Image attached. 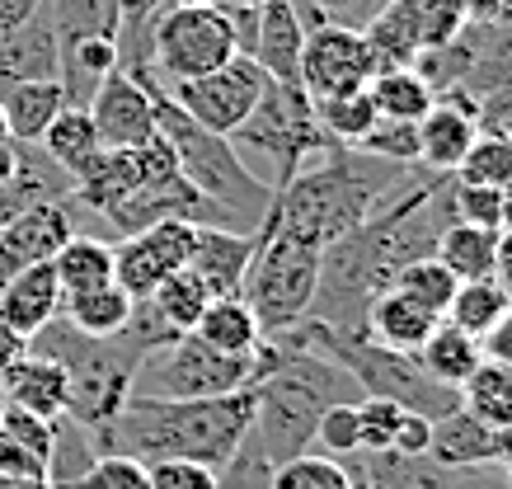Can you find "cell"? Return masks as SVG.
<instances>
[{
    "mask_svg": "<svg viewBox=\"0 0 512 489\" xmlns=\"http://www.w3.org/2000/svg\"><path fill=\"white\" fill-rule=\"evenodd\" d=\"M357 489H451V471L433 457H400V452H357L343 461Z\"/></svg>",
    "mask_w": 512,
    "mask_h": 489,
    "instance_id": "22",
    "label": "cell"
},
{
    "mask_svg": "<svg viewBox=\"0 0 512 489\" xmlns=\"http://www.w3.org/2000/svg\"><path fill=\"white\" fill-rule=\"evenodd\" d=\"M118 71V38L113 33H94V38H71L62 43V62H57V80L66 90V104H90L99 90V80Z\"/></svg>",
    "mask_w": 512,
    "mask_h": 489,
    "instance_id": "25",
    "label": "cell"
},
{
    "mask_svg": "<svg viewBox=\"0 0 512 489\" xmlns=\"http://www.w3.org/2000/svg\"><path fill=\"white\" fill-rule=\"evenodd\" d=\"M414 165H390L381 156H367L357 146H325L315 160H306L292 174L287 189L273 193L264 226L292 231V236L311 240V245H334L348 236L357 221H367L390 193L400 189V179Z\"/></svg>",
    "mask_w": 512,
    "mask_h": 489,
    "instance_id": "2",
    "label": "cell"
},
{
    "mask_svg": "<svg viewBox=\"0 0 512 489\" xmlns=\"http://www.w3.org/2000/svg\"><path fill=\"white\" fill-rule=\"evenodd\" d=\"M156 132L170 142L179 174L207 203H217L235 221V231H259L264 226L268 207H273V189L249 174V165L235 156L231 137L198 127L160 85H156Z\"/></svg>",
    "mask_w": 512,
    "mask_h": 489,
    "instance_id": "4",
    "label": "cell"
},
{
    "mask_svg": "<svg viewBox=\"0 0 512 489\" xmlns=\"http://www.w3.org/2000/svg\"><path fill=\"white\" fill-rule=\"evenodd\" d=\"M132 306L137 301L127 297L118 283H104V287H90V292H76V297H62V311L57 316L80 334H94V339H113V334L127 330L132 320Z\"/></svg>",
    "mask_w": 512,
    "mask_h": 489,
    "instance_id": "28",
    "label": "cell"
},
{
    "mask_svg": "<svg viewBox=\"0 0 512 489\" xmlns=\"http://www.w3.org/2000/svg\"><path fill=\"white\" fill-rule=\"evenodd\" d=\"M381 71L372 43L362 29H339V24H320L306 33L301 43V66H296V85L311 99L357 95L367 90L372 76Z\"/></svg>",
    "mask_w": 512,
    "mask_h": 489,
    "instance_id": "11",
    "label": "cell"
},
{
    "mask_svg": "<svg viewBox=\"0 0 512 489\" xmlns=\"http://www.w3.org/2000/svg\"><path fill=\"white\" fill-rule=\"evenodd\" d=\"M71 236H76V221H71V207L66 203L24 207L19 217H10L0 226V283L10 273L29 269V264H47Z\"/></svg>",
    "mask_w": 512,
    "mask_h": 489,
    "instance_id": "14",
    "label": "cell"
},
{
    "mask_svg": "<svg viewBox=\"0 0 512 489\" xmlns=\"http://www.w3.org/2000/svg\"><path fill=\"white\" fill-rule=\"evenodd\" d=\"M99 457V442L80 419L57 414L52 419V447H47V485H76Z\"/></svg>",
    "mask_w": 512,
    "mask_h": 489,
    "instance_id": "35",
    "label": "cell"
},
{
    "mask_svg": "<svg viewBox=\"0 0 512 489\" xmlns=\"http://www.w3.org/2000/svg\"><path fill=\"white\" fill-rule=\"evenodd\" d=\"M470 24H512V0H461Z\"/></svg>",
    "mask_w": 512,
    "mask_h": 489,
    "instance_id": "53",
    "label": "cell"
},
{
    "mask_svg": "<svg viewBox=\"0 0 512 489\" xmlns=\"http://www.w3.org/2000/svg\"><path fill=\"white\" fill-rule=\"evenodd\" d=\"M52 273H57V283H62V297H76V292L113 283V240L76 231L62 250L52 254Z\"/></svg>",
    "mask_w": 512,
    "mask_h": 489,
    "instance_id": "29",
    "label": "cell"
},
{
    "mask_svg": "<svg viewBox=\"0 0 512 489\" xmlns=\"http://www.w3.org/2000/svg\"><path fill=\"white\" fill-rule=\"evenodd\" d=\"M296 334H301L311 348L329 353L343 372H353V381L362 386V395L395 400V405L423 414V419H442L447 410H456V405H461V391H451V386H442V381L428 377L414 353H400V348L376 344V339H367V334L325 330V325H320V320H311V316L296 325Z\"/></svg>",
    "mask_w": 512,
    "mask_h": 489,
    "instance_id": "6",
    "label": "cell"
},
{
    "mask_svg": "<svg viewBox=\"0 0 512 489\" xmlns=\"http://www.w3.org/2000/svg\"><path fill=\"white\" fill-rule=\"evenodd\" d=\"M76 489H151V475H146V461L127 452H99L90 471L76 480Z\"/></svg>",
    "mask_w": 512,
    "mask_h": 489,
    "instance_id": "42",
    "label": "cell"
},
{
    "mask_svg": "<svg viewBox=\"0 0 512 489\" xmlns=\"http://www.w3.org/2000/svg\"><path fill=\"white\" fill-rule=\"evenodd\" d=\"M268 489H357L348 466L325 452H301L268 471Z\"/></svg>",
    "mask_w": 512,
    "mask_h": 489,
    "instance_id": "40",
    "label": "cell"
},
{
    "mask_svg": "<svg viewBox=\"0 0 512 489\" xmlns=\"http://www.w3.org/2000/svg\"><path fill=\"white\" fill-rule=\"evenodd\" d=\"M494 283L512 297V231H498V250H494Z\"/></svg>",
    "mask_w": 512,
    "mask_h": 489,
    "instance_id": "56",
    "label": "cell"
},
{
    "mask_svg": "<svg viewBox=\"0 0 512 489\" xmlns=\"http://www.w3.org/2000/svg\"><path fill=\"white\" fill-rule=\"evenodd\" d=\"M57 311H62V283L52 273V259L47 264H29V269L10 273L0 283V320L10 330H19L24 339H33Z\"/></svg>",
    "mask_w": 512,
    "mask_h": 489,
    "instance_id": "19",
    "label": "cell"
},
{
    "mask_svg": "<svg viewBox=\"0 0 512 489\" xmlns=\"http://www.w3.org/2000/svg\"><path fill=\"white\" fill-rule=\"evenodd\" d=\"M151 489H217V466H202V461L184 457H165L146 466Z\"/></svg>",
    "mask_w": 512,
    "mask_h": 489,
    "instance_id": "47",
    "label": "cell"
},
{
    "mask_svg": "<svg viewBox=\"0 0 512 489\" xmlns=\"http://www.w3.org/2000/svg\"><path fill=\"white\" fill-rule=\"evenodd\" d=\"M0 471L5 475H38V480H47V466L33 452H24L19 442L10 438H0Z\"/></svg>",
    "mask_w": 512,
    "mask_h": 489,
    "instance_id": "51",
    "label": "cell"
},
{
    "mask_svg": "<svg viewBox=\"0 0 512 489\" xmlns=\"http://www.w3.org/2000/svg\"><path fill=\"white\" fill-rule=\"evenodd\" d=\"M29 348L57 358L66 367V386H71L66 414L90 428L94 442H99V433H104V424H109L113 414L123 410L141 358L151 353L132 330L113 334V339H94V334L71 330L62 316L47 320L43 330L29 339Z\"/></svg>",
    "mask_w": 512,
    "mask_h": 489,
    "instance_id": "3",
    "label": "cell"
},
{
    "mask_svg": "<svg viewBox=\"0 0 512 489\" xmlns=\"http://www.w3.org/2000/svg\"><path fill=\"white\" fill-rule=\"evenodd\" d=\"M400 414H404V405H395V400L362 395V400H357V442H362V452H390L395 428H400Z\"/></svg>",
    "mask_w": 512,
    "mask_h": 489,
    "instance_id": "44",
    "label": "cell"
},
{
    "mask_svg": "<svg viewBox=\"0 0 512 489\" xmlns=\"http://www.w3.org/2000/svg\"><path fill=\"white\" fill-rule=\"evenodd\" d=\"M0 438L19 442L24 452H33V457L47 466V447H52V419H38V414L19 410V405H5L0 400Z\"/></svg>",
    "mask_w": 512,
    "mask_h": 489,
    "instance_id": "46",
    "label": "cell"
},
{
    "mask_svg": "<svg viewBox=\"0 0 512 489\" xmlns=\"http://www.w3.org/2000/svg\"><path fill=\"white\" fill-rule=\"evenodd\" d=\"M47 489H76V485H47Z\"/></svg>",
    "mask_w": 512,
    "mask_h": 489,
    "instance_id": "62",
    "label": "cell"
},
{
    "mask_svg": "<svg viewBox=\"0 0 512 489\" xmlns=\"http://www.w3.org/2000/svg\"><path fill=\"white\" fill-rule=\"evenodd\" d=\"M254 245H259V231L198 226L188 269L198 273L212 297H240V283H245V269H249V259H254Z\"/></svg>",
    "mask_w": 512,
    "mask_h": 489,
    "instance_id": "16",
    "label": "cell"
},
{
    "mask_svg": "<svg viewBox=\"0 0 512 489\" xmlns=\"http://www.w3.org/2000/svg\"><path fill=\"white\" fill-rule=\"evenodd\" d=\"M367 95H372L381 118H404V123H419L437 99L419 66H381L367 85Z\"/></svg>",
    "mask_w": 512,
    "mask_h": 489,
    "instance_id": "31",
    "label": "cell"
},
{
    "mask_svg": "<svg viewBox=\"0 0 512 489\" xmlns=\"http://www.w3.org/2000/svg\"><path fill=\"white\" fill-rule=\"evenodd\" d=\"M428 457L447 471H461V466H484V461H498V433L484 424L480 414H470L466 405L447 410L442 419H433V442H428Z\"/></svg>",
    "mask_w": 512,
    "mask_h": 489,
    "instance_id": "21",
    "label": "cell"
},
{
    "mask_svg": "<svg viewBox=\"0 0 512 489\" xmlns=\"http://www.w3.org/2000/svg\"><path fill=\"white\" fill-rule=\"evenodd\" d=\"M193 236H198V226H188V221H156V226H141L132 236L113 240V283L132 301L151 297L170 273L188 269Z\"/></svg>",
    "mask_w": 512,
    "mask_h": 489,
    "instance_id": "12",
    "label": "cell"
},
{
    "mask_svg": "<svg viewBox=\"0 0 512 489\" xmlns=\"http://www.w3.org/2000/svg\"><path fill=\"white\" fill-rule=\"evenodd\" d=\"M264 90H268L264 66L254 62V57H231L226 66L207 71V76H193V80L170 85L165 95H170L198 127L231 137L235 127L254 113V104H259V95H264Z\"/></svg>",
    "mask_w": 512,
    "mask_h": 489,
    "instance_id": "10",
    "label": "cell"
},
{
    "mask_svg": "<svg viewBox=\"0 0 512 489\" xmlns=\"http://www.w3.org/2000/svg\"><path fill=\"white\" fill-rule=\"evenodd\" d=\"M461 405H466L470 414H480L489 428L512 424V367L484 358L466 377V386H461Z\"/></svg>",
    "mask_w": 512,
    "mask_h": 489,
    "instance_id": "36",
    "label": "cell"
},
{
    "mask_svg": "<svg viewBox=\"0 0 512 489\" xmlns=\"http://www.w3.org/2000/svg\"><path fill=\"white\" fill-rule=\"evenodd\" d=\"M390 287H400L404 297H414L423 311H433V316L442 320L447 316V306H451V297H456V273H451L437 254H423V259H409V264L395 273V283Z\"/></svg>",
    "mask_w": 512,
    "mask_h": 489,
    "instance_id": "38",
    "label": "cell"
},
{
    "mask_svg": "<svg viewBox=\"0 0 512 489\" xmlns=\"http://www.w3.org/2000/svg\"><path fill=\"white\" fill-rule=\"evenodd\" d=\"M451 489H508V466L503 461L461 466V471H451Z\"/></svg>",
    "mask_w": 512,
    "mask_h": 489,
    "instance_id": "50",
    "label": "cell"
},
{
    "mask_svg": "<svg viewBox=\"0 0 512 489\" xmlns=\"http://www.w3.org/2000/svg\"><path fill=\"white\" fill-rule=\"evenodd\" d=\"M311 104H315L320 127H325V137L339 146H357L367 132H372L376 118H381L367 90H357V95H334V99H311Z\"/></svg>",
    "mask_w": 512,
    "mask_h": 489,
    "instance_id": "39",
    "label": "cell"
},
{
    "mask_svg": "<svg viewBox=\"0 0 512 489\" xmlns=\"http://www.w3.org/2000/svg\"><path fill=\"white\" fill-rule=\"evenodd\" d=\"M508 489H512V466H508Z\"/></svg>",
    "mask_w": 512,
    "mask_h": 489,
    "instance_id": "63",
    "label": "cell"
},
{
    "mask_svg": "<svg viewBox=\"0 0 512 489\" xmlns=\"http://www.w3.org/2000/svg\"><path fill=\"white\" fill-rule=\"evenodd\" d=\"M437 316L423 311L414 297H404L400 287H386L376 292L372 306H367V339L386 348H400V353H419V344L433 334Z\"/></svg>",
    "mask_w": 512,
    "mask_h": 489,
    "instance_id": "24",
    "label": "cell"
},
{
    "mask_svg": "<svg viewBox=\"0 0 512 489\" xmlns=\"http://www.w3.org/2000/svg\"><path fill=\"white\" fill-rule=\"evenodd\" d=\"M357 151L381 156L390 165H419V123H404V118H376L372 132L357 142Z\"/></svg>",
    "mask_w": 512,
    "mask_h": 489,
    "instance_id": "41",
    "label": "cell"
},
{
    "mask_svg": "<svg viewBox=\"0 0 512 489\" xmlns=\"http://www.w3.org/2000/svg\"><path fill=\"white\" fill-rule=\"evenodd\" d=\"M508 142H512V132H508Z\"/></svg>",
    "mask_w": 512,
    "mask_h": 489,
    "instance_id": "64",
    "label": "cell"
},
{
    "mask_svg": "<svg viewBox=\"0 0 512 489\" xmlns=\"http://www.w3.org/2000/svg\"><path fill=\"white\" fill-rule=\"evenodd\" d=\"M508 311H512L508 292H503L494 278H475V283H456V297H451V306H447V316L442 320L456 325V330L475 334V339H484V334L494 330Z\"/></svg>",
    "mask_w": 512,
    "mask_h": 489,
    "instance_id": "34",
    "label": "cell"
},
{
    "mask_svg": "<svg viewBox=\"0 0 512 489\" xmlns=\"http://www.w3.org/2000/svg\"><path fill=\"white\" fill-rule=\"evenodd\" d=\"M57 62H62V43H57L52 5H43L29 24L0 33V85L57 76Z\"/></svg>",
    "mask_w": 512,
    "mask_h": 489,
    "instance_id": "18",
    "label": "cell"
},
{
    "mask_svg": "<svg viewBox=\"0 0 512 489\" xmlns=\"http://www.w3.org/2000/svg\"><path fill=\"white\" fill-rule=\"evenodd\" d=\"M24 353H29V339H24L19 330H10V325L0 320V381H5V372H10V367H15Z\"/></svg>",
    "mask_w": 512,
    "mask_h": 489,
    "instance_id": "55",
    "label": "cell"
},
{
    "mask_svg": "<svg viewBox=\"0 0 512 489\" xmlns=\"http://www.w3.org/2000/svg\"><path fill=\"white\" fill-rule=\"evenodd\" d=\"M47 0H0V33L19 29V24H29L38 10H43Z\"/></svg>",
    "mask_w": 512,
    "mask_h": 489,
    "instance_id": "54",
    "label": "cell"
},
{
    "mask_svg": "<svg viewBox=\"0 0 512 489\" xmlns=\"http://www.w3.org/2000/svg\"><path fill=\"white\" fill-rule=\"evenodd\" d=\"M235 156L249 165L254 179H264L268 189L278 193L292 184V174L315 160L325 146H334L325 137V127L315 118V104L301 85H282L268 80V90L259 95L254 113L231 132Z\"/></svg>",
    "mask_w": 512,
    "mask_h": 489,
    "instance_id": "5",
    "label": "cell"
},
{
    "mask_svg": "<svg viewBox=\"0 0 512 489\" xmlns=\"http://www.w3.org/2000/svg\"><path fill=\"white\" fill-rule=\"evenodd\" d=\"M301 43H306V24H301V15H296L292 0H264V5H259V15H254V38H249L245 57H254V62L264 66L268 80L296 85Z\"/></svg>",
    "mask_w": 512,
    "mask_h": 489,
    "instance_id": "17",
    "label": "cell"
},
{
    "mask_svg": "<svg viewBox=\"0 0 512 489\" xmlns=\"http://www.w3.org/2000/svg\"><path fill=\"white\" fill-rule=\"evenodd\" d=\"M170 5H221V0H170Z\"/></svg>",
    "mask_w": 512,
    "mask_h": 489,
    "instance_id": "61",
    "label": "cell"
},
{
    "mask_svg": "<svg viewBox=\"0 0 512 489\" xmlns=\"http://www.w3.org/2000/svg\"><path fill=\"white\" fill-rule=\"evenodd\" d=\"M480 137V113L466 95H437L433 109L419 118V165L437 174H451L470 151V142Z\"/></svg>",
    "mask_w": 512,
    "mask_h": 489,
    "instance_id": "15",
    "label": "cell"
},
{
    "mask_svg": "<svg viewBox=\"0 0 512 489\" xmlns=\"http://www.w3.org/2000/svg\"><path fill=\"white\" fill-rule=\"evenodd\" d=\"M414 358H419V367L433 381H442V386H451V391H461L470 372L484 363V348H480V339H475V334L456 330V325H447V320H437L433 334L419 344V353H414Z\"/></svg>",
    "mask_w": 512,
    "mask_h": 489,
    "instance_id": "27",
    "label": "cell"
},
{
    "mask_svg": "<svg viewBox=\"0 0 512 489\" xmlns=\"http://www.w3.org/2000/svg\"><path fill=\"white\" fill-rule=\"evenodd\" d=\"M85 109H90L104 151H123V146H141L156 137V85L123 71V66L99 80V90L90 95Z\"/></svg>",
    "mask_w": 512,
    "mask_h": 489,
    "instance_id": "13",
    "label": "cell"
},
{
    "mask_svg": "<svg viewBox=\"0 0 512 489\" xmlns=\"http://www.w3.org/2000/svg\"><path fill=\"white\" fill-rule=\"evenodd\" d=\"M315 447L334 461H348L362 452V442H357V400L329 405V410L320 414V424H315Z\"/></svg>",
    "mask_w": 512,
    "mask_h": 489,
    "instance_id": "43",
    "label": "cell"
},
{
    "mask_svg": "<svg viewBox=\"0 0 512 489\" xmlns=\"http://www.w3.org/2000/svg\"><path fill=\"white\" fill-rule=\"evenodd\" d=\"M494 250L498 231L494 226H470V221H451L437 236V259L456 273V283H475V278H494Z\"/></svg>",
    "mask_w": 512,
    "mask_h": 489,
    "instance_id": "30",
    "label": "cell"
},
{
    "mask_svg": "<svg viewBox=\"0 0 512 489\" xmlns=\"http://www.w3.org/2000/svg\"><path fill=\"white\" fill-rule=\"evenodd\" d=\"M503 231H512V189L503 193Z\"/></svg>",
    "mask_w": 512,
    "mask_h": 489,
    "instance_id": "60",
    "label": "cell"
},
{
    "mask_svg": "<svg viewBox=\"0 0 512 489\" xmlns=\"http://www.w3.org/2000/svg\"><path fill=\"white\" fill-rule=\"evenodd\" d=\"M451 207H456V221H470V226H494L503 231V193L484 189V184H461L451 174Z\"/></svg>",
    "mask_w": 512,
    "mask_h": 489,
    "instance_id": "45",
    "label": "cell"
},
{
    "mask_svg": "<svg viewBox=\"0 0 512 489\" xmlns=\"http://www.w3.org/2000/svg\"><path fill=\"white\" fill-rule=\"evenodd\" d=\"M428 442H433V419L404 410L400 428H395V442H390V452H400V457H428Z\"/></svg>",
    "mask_w": 512,
    "mask_h": 489,
    "instance_id": "49",
    "label": "cell"
},
{
    "mask_svg": "<svg viewBox=\"0 0 512 489\" xmlns=\"http://www.w3.org/2000/svg\"><path fill=\"white\" fill-rule=\"evenodd\" d=\"M494 433H498V461H503V466H512V424L494 428Z\"/></svg>",
    "mask_w": 512,
    "mask_h": 489,
    "instance_id": "58",
    "label": "cell"
},
{
    "mask_svg": "<svg viewBox=\"0 0 512 489\" xmlns=\"http://www.w3.org/2000/svg\"><path fill=\"white\" fill-rule=\"evenodd\" d=\"M480 348H484V358L489 363H503V367H512V311L503 320H498L494 330L480 339Z\"/></svg>",
    "mask_w": 512,
    "mask_h": 489,
    "instance_id": "52",
    "label": "cell"
},
{
    "mask_svg": "<svg viewBox=\"0 0 512 489\" xmlns=\"http://www.w3.org/2000/svg\"><path fill=\"white\" fill-rule=\"evenodd\" d=\"M141 301L151 306V316H156L170 334H188L193 325H198L202 311H207L212 292L202 287V278L193 269H179V273H170V278H165L151 297H141Z\"/></svg>",
    "mask_w": 512,
    "mask_h": 489,
    "instance_id": "33",
    "label": "cell"
},
{
    "mask_svg": "<svg viewBox=\"0 0 512 489\" xmlns=\"http://www.w3.org/2000/svg\"><path fill=\"white\" fill-rule=\"evenodd\" d=\"M66 109V90L57 76L47 80H15V85H0V113L15 142H38L47 132V123Z\"/></svg>",
    "mask_w": 512,
    "mask_h": 489,
    "instance_id": "23",
    "label": "cell"
},
{
    "mask_svg": "<svg viewBox=\"0 0 512 489\" xmlns=\"http://www.w3.org/2000/svg\"><path fill=\"white\" fill-rule=\"evenodd\" d=\"M0 400L5 405H19V410L38 414V419H57L66 414V400H71V386H66V367L47 353H24L5 381H0Z\"/></svg>",
    "mask_w": 512,
    "mask_h": 489,
    "instance_id": "20",
    "label": "cell"
},
{
    "mask_svg": "<svg viewBox=\"0 0 512 489\" xmlns=\"http://www.w3.org/2000/svg\"><path fill=\"white\" fill-rule=\"evenodd\" d=\"M259 372H264V348H259L254 358H231V353H217L212 344H202L198 334L188 330L141 358L127 400H202V395H231V391H249V386L259 381Z\"/></svg>",
    "mask_w": 512,
    "mask_h": 489,
    "instance_id": "8",
    "label": "cell"
},
{
    "mask_svg": "<svg viewBox=\"0 0 512 489\" xmlns=\"http://www.w3.org/2000/svg\"><path fill=\"white\" fill-rule=\"evenodd\" d=\"M240 57L231 15L221 5H165L146 33V71L141 80H151L160 90H170L179 80L207 76Z\"/></svg>",
    "mask_w": 512,
    "mask_h": 489,
    "instance_id": "9",
    "label": "cell"
},
{
    "mask_svg": "<svg viewBox=\"0 0 512 489\" xmlns=\"http://www.w3.org/2000/svg\"><path fill=\"white\" fill-rule=\"evenodd\" d=\"M193 334L217 353H231V358H254L264 348V330H259L254 311L240 297H212L207 311L198 316V325H193Z\"/></svg>",
    "mask_w": 512,
    "mask_h": 489,
    "instance_id": "26",
    "label": "cell"
},
{
    "mask_svg": "<svg viewBox=\"0 0 512 489\" xmlns=\"http://www.w3.org/2000/svg\"><path fill=\"white\" fill-rule=\"evenodd\" d=\"M0 489H47V480H38V475H5L0 471Z\"/></svg>",
    "mask_w": 512,
    "mask_h": 489,
    "instance_id": "57",
    "label": "cell"
},
{
    "mask_svg": "<svg viewBox=\"0 0 512 489\" xmlns=\"http://www.w3.org/2000/svg\"><path fill=\"white\" fill-rule=\"evenodd\" d=\"M451 174H456L461 184H484V189L508 193L512 189V142H508V132H480Z\"/></svg>",
    "mask_w": 512,
    "mask_h": 489,
    "instance_id": "37",
    "label": "cell"
},
{
    "mask_svg": "<svg viewBox=\"0 0 512 489\" xmlns=\"http://www.w3.org/2000/svg\"><path fill=\"white\" fill-rule=\"evenodd\" d=\"M38 146H43L47 160H57L66 174H76L85 160H94L104 146H99V132H94V118L90 109H80V104H66L52 123H47V132L38 137Z\"/></svg>",
    "mask_w": 512,
    "mask_h": 489,
    "instance_id": "32",
    "label": "cell"
},
{
    "mask_svg": "<svg viewBox=\"0 0 512 489\" xmlns=\"http://www.w3.org/2000/svg\"><path fill=\"white\" fill-rule=\"evenodd\" d=\"M320 254H325L320 245L292 236V231L259 226V245H254V259H249L245 283H240V301L254 311L264 339H278L311 316Z\"/></svg>",
    "mask_w": 512,
    "mask_h": 489,
    "instance_id": "7",
    "label": "cell"
},
{
    "mask_svg": "<svg viewBox=\"0 0 512 489\" xmlns=\"http://www.w3.org/2000/svg\"><path fill=\"white\" fill-rule=\"evenodd\" d=\"M254 428V391L202 395V400H123L99 433V452H127L137 461L184 457L226 466Z\"/></svg>",
    "mask_w": 512,
    "mask_h": 489,
    "instance_id": "1",
    "label": "cell"
},
{
    "mask_svg": "<svg viewBox=\"0 0 512 489\" xmlns=\"http://www.w3.org/2000/svg\"><path fill=\"white\" fill-rule=\"evenodd\" d=\"M259 5H264V0H221L226 15H235V10H259Z\"/></svg>",
    "mask_w": 512,
    "mask_h": 489,
    "instance_id": "59",
    "label": "cell"
},
{
    "mask_svg": "<svg viewBox=\"0 0 512 489\" xmlns=\"http://www.w3.org/2000/svg\"><path fill=\"white\" fill-rule=\"evenodd\" d=\"M320 24H339V29H367L390 0H301Z\"/></svg>",
    "mask_w": 512,
    "mask_h": 489,
    "instance_id": "48",
    "label": "cell"
}]
</instances>
